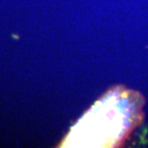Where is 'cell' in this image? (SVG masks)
I'll list each match as a JSON object with an SVG mask.
<instances>
[{
    "label": "cell",
    "instance_id": "1",
    "mask_svg": "<svg viewBox=\"0 0 148 148\" xmlns=\"http://www.w3.org/2000/svg\"><path fill=\"white\" fill-rule=\"evenodd\" d=\"M141 94L123 87L112 89L73 127L62 147H112L124 143L142 119Z\"/></svg>",
    "mask_w": 148,
    "mask_h": 148
}]
</instances>
